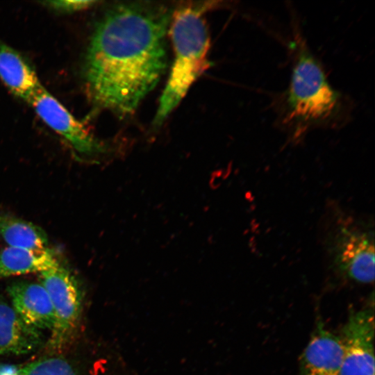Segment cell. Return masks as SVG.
Segmentation results:
<instances>
[{"instance_id":"6da1fadb","label":"cell","mask_w":375,"mask_h":375,"mask_svg":"<svg viewBox=\"0 0 375 375\" xmlns=\"http://www.w3.org/2000/svg\"><path fill=\"white\" fill-rule=\"evenodd\" d=\"M171 17L167 7L149 2L119 3L104 13L83 65L86 92L94 105L119 117L135 110L167 68Z\"/></svg>"},{"instance_id":"7a4b0ae2","label":"cell","mask_w":375,"mask_h":375,"mask_svg":"<svg viewBox=\"0 0 375 375\" xmlns=\"http://www.w3.org/2000/svg\"><path fill=\"white\" fill-rule=\"evenodd\" d=\"M215 3L185 4L172 15L170 34L174 58L153 119L154 127L163 124L192 85L210 67V38L203 16Z\"/></svg>"},{"instance_id":"3957f363","label":"cell","mask_w":375,"mask_h":375,"mask_svg":"<svg viewBox=\"0 0 375 375\" xmlns=\"http://www.w3.org/2000/svg\"><path fill=\"white\" fill-rule=\"evenodd\" d=\"M294 44L295 58L286 94V118L303 130L330 119L338 109L340 96L301 36H296Z\"/></svg>"},{"instance_id":"277c9868","label":"cell","mask_w":375,"mask_h":375,"mask_svg":"<svg viewBox=\"0 0 375 375\" xmlns=\"http://www.w3.org/2000/svg\"><path fill=\"white\" fill-rule=\"evenodd\" d=\"M325 235L331 267L348 280L369 284L374 280L373 231L352 217L334 215Z\"/></svg>"},{"instance_id":"5b68a950","label":"cell","mask_w":375,"mask_h":375,"mask_svg":"<svg viewBox=\"0 0 375 375\" xmlns=\"http://www.w3.org/2000/svg\"><path fill=\"white\" fill-rule=\"evenodd\" d=\"M40 279L51 299L54 315L46 344L49 350L59 352L69 344L78 328L83 292L74 276L60 264L40 273Z\"/></svg>"},{"instance_id":"8992f818","label":"cell","mask_w":375,"mask_h":375,"mask_svg":"<svg viewBox=\"0 0 375 375\" xmlns=\"http://www.w3.org/2000/svg\"><path fill=\"white\" fill-rule=\"evenodd\" d=\"M25 101L49 128L78 153L93 155L103 152V145L89 129L42 85Z\"/></svg>"},{"instance_id":"52a82bcc","label":"cell","mask_w":375,"mask_h":375,"mask_svg":"<svg viewBox=\"0 0 375 375\" xmlns=\"http://www.w3.org/2000/svg\"><path fill=\"white\" fill-rule=\"evenodd\" d=\"M341 375H374V315L370 308L351 310L338 335Z\"/></svg>"},{"instance_id":"ba28073f","label":"cell","mask_w":375,"mask_h":375,"mask_svg":"<svg viewBox=\"0 0 375 375\" xmlns=\"http://www.w3.org/2000/svg\"><path fill=\"white\" fill-rule=\"evenodd\" d=\"M342 357L338 335L319 321L301 356L298 375H341Z\"/></svg>"},{"instance_id":"9c48e42d","label":"cell","mask_w":375,"mask_h":375,"mask_svg":"<svg viewBox=\"0 0 375 375\" xmlns=\"http://www.w3.org/2000/svg\"><path fill=\"white\" fill-rule=\"evenodd\" d=\"M10 304L30 326L41 331L53 327L54 315L49 295L40 283L14 282L7 288Z\"/></svg>"},{"instance_id":"30bf717a","label":"cell","mask_w":375,"mask_h":375,"mask_svg":"<svg viewBox=\"0 0 375 375\" xmlns=\"http://www.w3.org/2000/svg\"><path fill=\"white\" fill-rule=\"evenodd\" d=\"M45 344L42 331L28 325L10 303L0 298V355H26Z\"/></svg>"},{"instance_id":"8fae6325","label":"cell","mask_w":375,"mask_h":375,"mask_svg":"<svg viewBox=\"0 0 375 375\" xmlns=\"http://www.w3.org/2000/svg\"><path fill=\"white\" fill-rule=\"evenodd\" d=\"M0 78L15 95L24 100L42 86L28 62L1 40Z\"/></svg>"},{"instance_id":"7c38bea8","label":"cell","mask_w":375,"mask_h":375,"mask_svg":"<svg viewBox=\"0 0 375 375\" xmlns=\"http://www.w3.org/2000/svg\"><path fill=\"white\" fill-rule=\"evenodd\" d=\"M59 264L48 248L36 250L8 247L0 251V278L34 272L40 274Z\"/></svg>"},{"instance_id":"4fadbf2b","label":"cell","mask_w":375,"mask_h":375,"mask_svg":"<svg viewBox=\"0 0 375 375\" xmlns=\"http://www.w3.org/2000/svg\"><path fill=\"white\" fill-rule=\"evenodd\" d=\"M0 236L8 247L36 250L47 248L48 238L41 227L8 214L0 215Z\"/></svg>"},{"instance_id":"5bb4252c","label":"cell","mask_w":375,"mask_h":375,"mask_svg":"<svg viewBox=\"0 0 375 375\" xmlns=\"http://www.w3.org/2000/svg\"><path fill=\"white\" fill-rule=\"evenodd\" d=\"M0 375H78L65 358L53 355L25 364L0 362Z\"/></svg>"},{"instance_id":"9a60e30c","label":"cell","mask_w":375,"mask_h":375,"mask_svg":"<svg viewBox=\"0 0 375 375\" xmlns=\"http://www.w3.org/2000/svg\"><path fill=\"white\" fill-rule=\"evenodd\" d=\"M94 1H50L42 2L43 4L55 10L62 12L80 11L92 6Z\"/></svg>"}]
</instances>
